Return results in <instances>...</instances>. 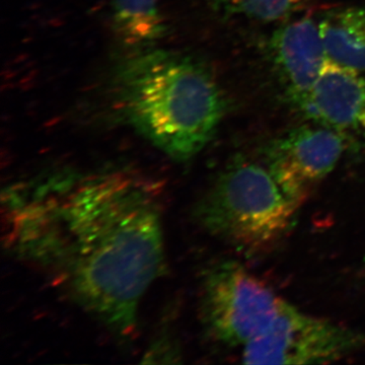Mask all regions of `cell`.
<instances>
[{"label":"cell","mask_w":365,"mask_h":365,"mask_svg":"<svg viewBox=\"0 0 365 365\" xmlns=\"http://www.w3.org/2000/svg\"><path fill=\"white\" fill-rule=\"evenodd\" d=\"M162 188L136 170H57L2 193L4 246L121 337L165 268Z\"/></svg>","instance_id":"6da1fadb"},{"label":"cell","mask_w":365,"mask_h":365,"mask_svg":"<svg viewBox=\"0 0 365 365\" xmlns=\"http://www.w3.org/2000/svg\"><path fill=\"white\" fill-rule=\"evenodd\" d=\"M118 111L140 135L178 160L195 157L225 112L217 81L202 62L170 50L144 48L115 69Z\"/></svg>","instance_id":"7a4b0ae2"},{"label":"cell","mask_w":365,"mask_h":365,"mask_svg":"<svg viewBox=\"0 0 365 365\" xmlns=\"http://www.w3.org/2000/svg\"><path fill=\"white\" fill-rule=\"evenodd\" d=\"M299 206L267 163L237 160L197 203L195 218L211 235L255 254L282 239Z\"/></svg>","instance_id":"3957f363"},{"label":"cell","mask_w":365,"mask_h":365,"mask_svg":"<svg viewBox=\"0 0 365 365\" xmlns=\"http://www.w3.org/2000/svg\"><path fill=\"white\" fill-rule=\"evenodd\" d=\"M283 302L239 263L223 261L204 276L201 317L216 341L244 348L272 323Z\"/></svg>","instance_id":"277c9868"},{"label":"cell","mask_w":365,"mask_h":365,"mask_svg":"<svg viewBox=\"0 0 365 365\" xmlns=\"http://www.w3.org/2000/svg\"><path fill=\"white\" fill-rule=\"evenodd\" d=\"M365 346L364 334L300 312L283 302L263 333L242 350L247 364H329Z\"/></svg>","instance_id":"5b68a950"},{"label":"cell","mask_w":365,"mask_h":365,"mask_svg":"<svg viewBox=\"0 0 365 365\" xmlns=\"http://www.w3.org/2000/svg\"><path fill=\"white\" fill-rule=\"evenodd\" d=\"M342 132L319 124H304L274 140L265 162L290 195L304 203L314 184L328 176L345 151Z\"/></svg>","instance_id":"8992f818"},{"label":"cell","mask_w":365,"mask_h":365,"mask_svg":"<svg viewBox=\"0 0 365 365\" xmlns=\"http://www.w3.org/2000/svg\"><path fill=\"white\" fill-rule=\"evenodd\" d=\"M267 48L285 98L300 111L329 58L319 21H288L272 34Z\"/></svg>","instance_id":"52a82bcc"},{"label":"cell","mask_w":365,"mask_h":365,"mask_svg":"<svg viewBox=\"0 0 365 365\" xmlns=\"http://www.w3.org/2000/svg\"><path fill=\"white\" fill-rule=\"evenodd\" d=\"M300 113L340 132L365 131V74L327 59Z\"/></svg>","instance_id":"ba28073f"},{"label":"cell","mask_w":365,"mask_h":365,"mask_svg":"<svg viewBox=\"0 0 365 365\" xmlns=\"http://www.w3.org/2000/svg\"><path fill=\"white\" fill-rule=\"evenodd\" d=\"M319 28L329 58L365 74V6L330 11Z\"/></svg>","instance_id":"9c48e42d"},{"label":"cell","mask_w":365,"mask_h":365,"mask_svg":"<svg viewBox=\"0 0 365 365\" xmlns=\"http://www.w3.org/2000/svg\"><path fill=\"white\" fill-rule=\"evenodd\" d=\"M111 20L117 37L138 49L148 48L168 34L158 0H112Z\"/></svg>","instance_id":"30bf717a"},{"label":"cell","mask_w":365,"mask_h":365,"mask_svg":"<svg viewBox=\"0 0 365 365\" xmlns=\"http://www.w3.org/2000/svg\"><path fill=\"white\" fill-rule=\"evenodd\" d=\"M217 13L272 23L299 14L313 0H207Z\"/></svg>","instance_id":"8fae6325"}]
</instances>
